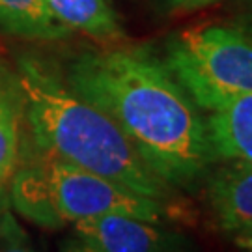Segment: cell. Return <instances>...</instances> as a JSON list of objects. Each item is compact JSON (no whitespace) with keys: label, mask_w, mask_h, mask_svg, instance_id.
Wrapping results in <instances>:
<instances>
[{"label":"cell","mask_w":252,"mask_h":252,"mask_svg":"<svg viewBox=\"0 0 252 252\" xmlns=\"http://www.w3.org/2000/svg\"><path fill=\"white\" fill-rule=\"evenodd\" d=\"M67 86L103 110L168 187L192 189L217 161L206 118L146 49H107L73 60Z\"/></svg>","instance_id":"1"},{"label":"cell","mask_w":252,"mask_h":252,"mask_svg":"<svg viewBox=\"0 0 252 252\" xmlns=\"http://www.w3.org/2000/svg\"><path fill=\"white\" fill-rule=\"evenodd\" d=\"M19 88L41 153L94 172L148 198L166 202L172 194L140 159L110 118L32 58L19 62Z\"/></svg>","instance_id":"2"},{"label":"cell","mask_w":252,"mask_h":252,"mask_svg":"<svg viewBox=\"0 0 252 252\" xmlns=\"http://www.w3.org/2000/svg\"><path fill=\"white\" fill-rule=\"evenodd\" d=\"M164 63L200 110L252 94V34L243 28H185L168 39Z\"/></svg>","instance_id":"3"},{"label":"cell","mask_w":252,"mask_h":252,"mask_svg":"<svg viewBox=\"0 0 252 252\" xmlns=\"http://www.w3.org/2000/svg\"><path fill=\"white\" fill-rule=\"evenodd\" d=\"M39 164L45 170L53 200L63 222L101 215H124L161 224L168 217V207L161 200L136 194L54 155L43 153Z\"/></svg>","instance_id":"4"},{"label":"cell","mask_w":252,"mask_h":252,"mask_svg":"<svg viewBox=\"0 0 252 252\" xmlns=\"http://www.w3.org/2000/svg\"><path fill=\"white\" fill-rule=\"evenodd\" d=\"M73 224L77 239L95 252H187L183 235L133 217L101 215Z\"/></svg>","instance_id":"5"},{"label":"cell","mask_w":252,"mask_h":252,"mask_svg":"<svg viewBox=\"0 0 252 252\" xmlns=\"http://www.w3.org/2000/svg\"><path fill=\"white\" fill-rule=\"evenodd\" d=\"M206 196L219 230L239 235L252 228V162L224 161L207 172Z\"/></svg>","instance_id":"6"},{"label":"cell","mask_w":252,"mask_h":252,"mask_svg":"<svg viewBox=\"0 0 252 252\" xmlns=\"http://www.w3.org/2000/svg\"><path fill=\"white\" fill-rule=\"evenodd\" d=\"M206 126L217 161L252 162V94L209 112Z\"/></svg>","instance_id":"7"},{"label":"cell","mask_w":252,"mask_h":252,"mask_svg":"<svg viewBox=\"0 0 252 252\" xmlns=\"http://www.w3.org/2000/svg\"><path fill=\"white\" fill-rule=\"evenodd\" d=\"M11 176L13 180H11L9 198L19 215H23L30 222L41 228H51V230L60 228L63 224V219L56 209L53 192L41 164L25 166L13 172Z\"/></svg>","instance_id":"8"},{"label":"cell","mask_w":252,"mask_h":252,"mask_svg":"<svg viewBox=\"0 0 252 252\" xmlns=\"http://www.w3.org/2000/svg\"><path fill=\"white\" fill-rule=\"evenodd\" d=\"M49 9L69 30H79L99 41L124 37L116 11L108 0H45Z\"/></svg>","instance_id":"9"},{"label":"cell","mask_w":252,"mask_h":252,"mask_svg":"<svg viewBox=\"0 0 252 252\" xmlns=\"http://www.w3.org/2000/svg\"><path fill=\"white\" fill-rule=\"evenodd\" d=\"M0 27L32 39H60L69 34L45 0H0Z\"/></svg>","instance_id":"10"},{"label":"cell","mask_w":252,"mask_h":252,"mask_svg":"<svg viewBox=\"0 0 252 252\" xmlns=\"http://www.w3.org/2000/svg\"><path fill=\"white\" fill-rule=\"evenodd\" d=\"M19 157V114L13 95L0 75V183L11 178Z\"/></svg>","instance_id":"11"},{"label":"cell","mask_w":252,"mask_h":252,"mask_svg":"<svg viewBox=\"0 0 252 252\" xmlns=\"http://www.w3.org/2000/svg\"><path fill=\"white\" fill-rule=\"evenodd\" d=\"M0 252H37L30 235L23 230L8 207L0 213Z\"/></svg>","instance_id":"12"},{"label":"cell","mask_w":252,"mask_h":252,"mask_svg":"<svg viewBox=\"0 0 252 252\" xmlns=\"http://www.w3.org/2000/svg\"><path fill=\"white\" fill-rule=\"evenodd\" d=\"M60 252H95L92 251L88 245H84L81 239H67L62 245V251Z\"/></svg>","instance_id":"13"},{"label":"cell","mask_w":252,"mask_h":252,"mask_svg":"<svg viewBox=\"0 0 252 252\" xmlns=\"http://www.w3.org/2000/svg\"><path fill=\"white\" fill-rule=\"evenodd\" d=\"M220 0H189V4L183 8V11H190V9H200L206 8V6H211V4H217Z\"/></svg>","instance_id":"14"},{"label":"cell","mask_w":252,"mask_h":252,"mask_svg":"<svg viewBox=\"0 0 252 252\" xmlns=\"http://www.w3.org/2000/svg\"><path fill=\"white\" fill-rule=\"evenodd\" d=\"M166 4L170 6V8H174V9H181L183 11V8L189 4V0H166Z\"/></svg>","instance_id":"15"},{"label":"cell","mask_w":252,"mask_h":252,"mask_svg":"<svg viewBox=\"0 0 252 252\" xmlns=\"http://www.w3.org/2000/svg\"><path fill=\"white\" fill-rule=\"evenodd\" d=\"M235 243H237V247H241V249H245V251L252 252V239H235Z\"/></svg>","instance_id":"16"},{"label":"cell","mask_w":252,"mask_h":252,"mask_svg":"<svg viewBox=\"0 0 252 252\" xmlns=\"http://www.w3.org/2000/svg\"><path fill=\"white\" fill-rule=\"evenodd\" d=\"M252 239V228H249L247 232H243V234H239V235H235V239Z\"/></svg>","instance_id":"17"},{"label":"cell","mask_w":252,"mask_h":252,"mask_svg":"<svg viewBox=\"0 0 252 252\" xmlns=\"http://www.w3.org/2000/svg\"><path fill=\"white\" fill-rule=\"evenodd\" d=\"M2 200H4V187H2V183H0V204H2Z\"/></svg>","instance_id":"18"},{"label":"cell","mask_w":252,"mask_h":252,"mask_svg":"<svg viewBox=\"0 0 252 252\" xmlns=\"http://www.w3.org/2000/svg\"><path fill=\"white\" fill-rule=\"evenodd\" d=\"M243 2H245V6H247V8L252 11V0H243Z\"/></svg>","instance_id":"19"},{"label":"cell","mask_w":252,"mask_h":252,"mask_svg":"<svg viewBox=\"0 0 252 252\" xmlns=\"http://www.w3.org/2000/svg\"><path fill=\"white\" fill-rule=\"evenodd\" d=\"M251 28H252V27H251ZM251 34H252V32H251Z\"/></svg>","instance_id":"20"}]
</instances>
